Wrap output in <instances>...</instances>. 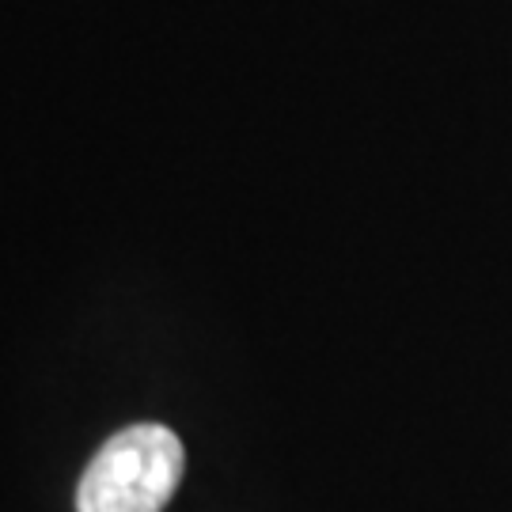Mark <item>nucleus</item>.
Masks as SVG:
<instances>
[{
    "label": "nucleus",
    "instance_id": "nucleus-1",
    "mask_svg": "<svg viewBox=\"0 0 512 512\" xmlns=\"http://www.w3.org/2000/svg\"><path fill=\"white\" fill-rule=\"evenodd\" d=\"M183 478V440L167 425H129L95 452L76 512H164Z\"/></svg>",
    "mask_w": 512,
    "mask_h": 512
}]
</instances>
